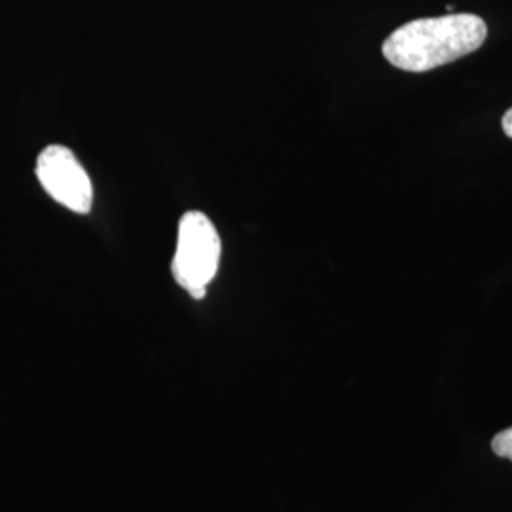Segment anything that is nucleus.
<instances>
[{
    "label": "nucleus",
    "instance_id": "f257e3e1",
    "mask_svg": "<svg viewBox=\"0 0 512 512\" xmlns=\"http://www.w3.org/2000/svg\"><path fill=\"white\" fill-rule=\"evenodd\" d=\"M488 37L486 21L475 14L414 19L385 38L382 52L397 69L427 73L476 52Z\"/></svg>",
    "mask_w": 512,
    "mask_h": 512
},
{
    "label": "nucleus",
    "instance_id": "20e7f679",
    "mask_svg": "<svg viewBox=\"0 0 512 512\" xmlns=\"http://www.w3.org/2000/svg\"><path fill=\"white\" fill-rule=\"evenodd\" d=\"M492 450H494L495 456L511 459L512 461V427L495 435L494 440H492Z\"/></svg>",
    "mask_w": 512,
    "mask_h": 512
},
{
    "label": "nucleus",
    "instance_id": "39448f33",
    "mask_svg": "<svg viewBox=\"0 0 512 512\" xmlns=\"http://www.w3.org/2000/svg\"><path fill=\"white\" fill-rule=\"evenodd\" d=\"M501 126H503L505 135H507V137H511L512 139V109L507 110V114L503 116V120H501Z\"/></svg>",
    "mask_w": 512,
    "mask_h": 512
},
{
    "label": "nucleus",
    "instance_id": "f03ea898",
    "mask_svg": "<svg viewBox=\"0 0 512 512\" xmlns=\"http://www.w3.org/2000/svg\"><path fill=\"white\" fill-rule=\"evenodd\" d=\"M219 232L200 211L186 213L179 224L177 251L171 262V274L186 293L202 300L207 285L217 275L220 262Z\"/></svg>",
    "mask_w": 512,
    "mask_h": 512
},
{
    "label": "nucleus",
    "instance_id": "7ed1b4c3",
    "mask_svg": "<svg viewBox=\"0 0 512 512\" xmlns=\"http://www.w3.org/2000/svg\"><path fill=\"white\" fill-rule=\"evenodd\" d=\"M37 177L46 194L63 207L78 215L92 211V181L73 150L61 145L44 148L37 160Z\"/></svg>",
    "mask_w": 512,
    "mask_h": 512
}]
</instances>
